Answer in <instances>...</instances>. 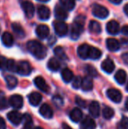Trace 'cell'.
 Masks as SVG:
<instances>
[{"label": "cell", "instance_id": "cell-1", "mask_svg": "<svg viewBox=\"0 0 128 129\" xmlns=\"http://www.w3.org/2000/svg\"><path fill=\"white\" fill-rule=\"evenodd\" d=\"M26 48L28 51L37 59H44L47 55V48L39 42L31 40L27 42Z\"/></svg>", "mask_w": 128, "mask_h": 129}, {"label": "cell", "instance_id": "cell-2", "mask_svg": "<svg viewBox=\"0 0 128 129\" xmlns=\"http://www.w3.org/2000/svg\"><path fill=\"white\" fill-rule=\"evenodd\" d=\"M85 23V17L79 15L75 19L71 29V38L72 39H77L81 33L84 31V24Z\"/></svg>", "mask_w": 128, "mask_h": 129}, {"label": "cell", "instance_id": "cell-3", "mask_svg": "<svg viewBox=\"0 0 128 129\" xmlns=\"http://www.w3.org/2000/svg\"><path fill=\"white\" fill-rule=\"evenodd\" d=\"M92 13L95 17L100 19H105L109 14V11L106 7L98 4L94 5L92 8Z\"/></svg>", "mask_w": 128, "mask_h": 129}, {"label": "cell", "instance_id": "cell-4", "mask_svg": "<svg viewBox=\"0 0 128 129\" xmlns=\"http://www.w3.org/2000/svg\"><path fill=\"white\" fill-rule=\"evenodd\" d=\"M54 28L55 33L60 37L65 36L68 33V25L62 20L55 21L54 23Z\"/></svg>", "mask_w": 128, "mask_h": 129}, {"label": "cell", "instance_id": "cell-5", "mask_svg": "<svg viewBox=\"0 0 128 129\" xmlns=\"http://www.w3.org/2000/svg\"><path fill=\"white\" fill-rule=\"evenodd\" d=\"M16 72L21 76H29L32 72L31 65L27 61H20L17 64Z\"/></svg>", "mask_w": 128, "mask_h": 129}, {"label": "cell", "instance_id": "cell-6", "mask_svg": "<svg viewBox=\"0 0 128 129\" xmlns=\"http://www.w3.org/2000/svg\"><path fill=\"white\" fill-rule=\"evenodd\" d=\"M107 97L114 103H120L122 100V94L120 91L115 88H109L106 91Z\"/></svg>", "mask_w": 128, "mask_h": 129}, {"label": "cell", "instance_id": "cell-7", "mask_svg": "<svg viewBox=\"0 0 128 129\" xmlns=\"http://www.w3.org/2000/svg\"><path fill=\"white\" fill-rule=\"evenodd\" d=\"M21 6L24 11V14L27 18L30 19V18L33 17L34 14H35V7L31 2L25 1L22 3Z\"/></svg>", "mask_w": 128, "mask_h": 129}, {"label": "cell", "instance_id": "cell-8", "mask_svg": "<svg viewBox=\"0 0 128 129\" xmlns=\"http://www.w3.org/2000/svg\"><path fill=\"white\" fill-rule=\"evenodd\" d=\"M7 116H8V120L14 125H18L23 121V116L21 115V113H20L17 110H13V111L8 113Z\"/></svg>", "mask_w": 128, "mask_h": 129}, {"label": "cell", "instance_id": "cell-9", "mask_svg": "<svg viewBox=\"0 0 128 129\" xmlns=\"http://www.w3.org/2000/svg\"><path fill=\"white\" fill-rule=\"evenodd\" d=\"M34 83L35 86L41 91L45 93H48L50 91V87L46 83L45 80L41 76H37L34 79Z\"/></svg>", "mask_w": 128, "mask_h": 129}, {"label": "cell", "instance_id": "cell-10", "mask_svg": "<svg viewBox=\"0 0 128 129\" xmlns=\"http://www.w3.org/2000/svg\"><path fill=\"white\" fill-rule=\"evenodd\" d=\"M9 104L14 109H20L23 104V97L19 94H14L10 98Z\"/></svg>", "mask_w": 128, "mask_h": 129}, {"label": "cell", "instance_id": "cell-11", "mask_svg": "<svg viewBox=\"0 0 128 129\" xmlns=\"http://www.w3.org/2000/svg\"><path fill=\"white\" fill-rule=\"evenodd\" d=\"M35 33L38 38L41 39H45L49 36V33H50L49 27L45 24L38 25L35 29Z\"/></svg>", "mask_w": 128, "mask_h": 129}, {"label": "cell", "instance_id": "cell-12", "mask_svg": "<svg viewBox=\"0 0 128 129\" xmlns=\"http://www.w3.org/2000/svg\"><path fill=\"white\" fill-rule=\"evenodd\" d=\"M37 14L39 19L42 20H46L49 19L51 16V11L45 5H39L37 8Z\"/></svg>", "mask_w": 128, "mask_h": 129}, {"label": "cell", "instance_id": "cell-13", "mask_svg": "<svg viewBox=\"0 0 128 129\" xmlns=\"http://www.w3.org/2000/svg\"><path fill=\"white\" fill-rule=\"evenodd\" d=\"M106 30L111 35H116L121 30L120 25L115 20H110L106 24Z\"/></svg>", "mask_w": 128, "mask_h": 129}, {"label": "cell", "instance_id": "cell-14", "mask_svg": "<svg viewBox=\"0 0 128 129\" xmlns=\"http://www.w3.org/2000/svg\"><path fill=\"white\" fill-rule=\"evenodd\" d=\"M96 128V123L94 120L90 117L86 116L83 119L80 123V129H95Z\"/></svg>", "mask_w": 128, "mask_h": 129}, {"label": "cell", "instance_id": "cell-15", "mask_svg": "<svg viewBox=\"0 0 128 129\" xmlns=\"http://www.w3.org/2000/svg\"><path fill=\"white\" fill-rule=\"evenodd\" d=\"M91 46L88 44H82L78 48V55L81 59H88L89 58V51Z\"/></svg>", "mask_w": 128, "mask_h": 129}, {"label": "cell", "instance_id": "cell-16", "mask_svg": "<svg viewBox=\"0 0 128 129\" xmlns=\"http://www.w3.org/2000/svg\"><path fill=\"white\" fill-rule=\"evenodd\" d=\"M39 113L45 119H51L54 115L51 107L47 104H44L41 106L39 109Z\"/></svg>", "mask_w": 128, "mask_h": 129}, {"label": "cell", "instance_id": "cell-17", "mask_svg": "<svg viewBox=\"0 0 128 129\" xmlns=\"http://www.w3.org/2000/svg\"><path fill=\"white\" fill-rule=\"evenodd\" d=\"M115 67V66L113 60L109 58H107L105 60H103L101 64L102 70L104 72H106V73H112L114 71Z\"/></svg>", "mask_w": 128, "mask_h": 129}, {"label": "cell", "instance_id": "cell-18", "mask_svg": "<svg viewBox=\"0 0 128 129\" xmlns=\"http://www.w3.org/2000/svg\"><path fill=\"white\" fill-rule=\"evenodd\" d=\"M89 113L91 116L94 118H98L100 113V107L97 101H93L91 103L88 107Z\"/></svg>", "mask_w": 128, "mask_h": 129}, {"label": "cell", "instance_id": "cell-19", "mask_svg": "<svg viewBox=\"0 0 128 129\" xmlns=\"http://www.w3.org/2000/svg\"><path fill=\"white\" fill-rule=\"evenodd\" d=\"M54 15H55V17L58 20H63L66 19L68 17V14L66 12V10L60 5H57L55 7Z\"/></svg>", "mask_w": 128, "mask_h": 129}, {"label": "cell", "instance_id": "cell-20", "mask_svg": "<svg viewBox=\"0 0 128 129\" xmlns=\"http://www.w3.org/2000/svg\"><path fill=\"white\" fill-rule=\"evenodd\" d=\"M82 116H83V113H82L81 110L79 108H78V107L74 108L69 113V118H70V119L72 122H75V123L79 122L81 120Z\"/></svg>", "mask_w": 128, "mask_h": 129}, {"label": "cell", "instance_id": "cell-21", "mask_svg": "<svg viewBox=\"0 0 128 129\" xmlns=\"http://www.w3.org/2000/svg\"><path fill=\"white\" fill-rule=\"evenodd\" d=\"M28 99H29V104L32 106L36 107L41 103V101L42 100V96H41V94L40 93L32 92L28 96Z\"/></svg>", "mask_w": 128, "mask_h": 129}, {"label": "cell", "instance_id": "cell-22", "mask_svg": "<svg viewBox=\"0 0 128 129\" xmlns=\"http://www.w3.org/2000/svg\"><path fill=\"white\" fill-rule=\"evenodd\" d=\"M106 47L110 51H117L120 49V43L117 39L109 38L106 40Z\"/></svg>", "mask_w": 128, "mask_h": 129}, {"label": "cell", "instance_id": "cell-23", "mask_svg": "<svg viewBox=\"0 0 128 129\" xmlns=\"http://www.w3.org/2000/svg\"><path fill=\"white\" fill-rule=\"evenodd\" d=\"M61 76H62V79L66 83L70 82L75 78L72 71L71 70H69V68H64L61 71Z\"/></svg>", "mask_w": 128, "mask_h": 129}, {"label": "cell", "instance_id": "cell-24", "mask_svg": "<svg viewBox=\"0 0 128 129\" xmlns=\"http://www.w3.org/2000/svg\"><path fill=\"white\" fill-rule=\"evenodd\" d=\"M93 81H92V77L88 76L84 77L82 79V84H81V89L84 91H90L93 89Z\"/></svg>", "mask_w": 128, "mask_h": 129}, {"label": "cell", "instance_id": "cell-25", "mask_svg": "<svg viewBox=\"0 0 128 129\" xmlns=\"http://www.w3.org/2000/svg\"><path fill=\"white\" fill-rule=\"evenodd\" d=\"M2 42L5 46L11 47L14 44V37L10 33L5 32L2 36Z\"/></svg>", "mask_w": 128, "mask_h": 129}, {"label": "cell", "instance_id": "cell-26", "mask_svg": "<svg viewBox=\"0 0 128 129\" xmlns=\"http://www.w3.org/2000/svg\"><path fill=\"white\" fill-rule=\"evenodd\" d=\"M48 68L53 72H57L60 68V63L57 58L52 57L48 62Z\"/></svg>", "mask_w": 128, "mask_h": 129}, {"label": "cell", "instance_id": "cell-27", "mask_svg": "<svg viewBox=\"0 0 128 129\" xmlns=\"http://www.w3.org/2000/svg\"><path fill=\"white\" fill-rule=\"evenodd\" d=\"M115 79L116 80V82L120 84V85H123L125 83L126 80H127V73L124 70H119L116 72L115 75Z\"/></svg>", "mask_w": 128, "mask_h": 129}, {"label": "cell", "instance_id": "cell-28", "mask_svg": "<svg viewBox=\"0 0 128 129\" xmlns=\"http://www.w3.org/2000/svg\"><path fill=\"white\" fill-rule=\"evenodd\" d=\"M89 29L91 33H95V34H99L102 31V27L100 23H98L96 20H91L89 23Z\"/></svg>", "mask_w": 128, "mask_h": 129}, {"label": "cell", "instance_id": "cell-29", "mask_svg": "<svg viewBox=\"0 0 128 129\" xmlns=\"http://www.w3.org/2000/svg\"><path fill=\"white\" fill-rule=\"evenodd\" d=\"M23 129H33V122L32 117L26 113L23 116Z\"/></svg>", "mask_w": 128, "mask_h": 129}, {"label": "cell", "instance_id": "cell-30", "mask_svg": "<svg viewBox=\"0 0 128 129\" xmlns=\"http://www.w3.org/2000/svg\"><path fill=\"white\" fill-rule=\"evenodd\" d=\"M102 56V52L100 49L91 46L90 48V51H89V58L92 59V60H97L99 58H100Z\"/></svg>", "mask_w": 128, "mask_h": 129}, {"label": "cell", "instance_id": "cell-31", "mask_svg": "<svg viewBox=\"0 0 128 129\" xmlns=\"http://www.w3.org/2000/svg\"><path fill=\"white\" fill-rule=\"evenodd\" d=\"M5 81H6V84H7L8 88H10V89L14 88L17 86V82H18L17 79L16 77H14V76H11V75L5 76Z\"/></svg>", "mask_w": 128, "mask_h": 129}, {"label": "cell", "instance_id": "cell-32", "mask_svg": "<svg viewBox=\"0 0 128 129\" xmlns=\"http://www.w3.org/2000/svg\"><path fill=\"white\" fill-rule=\"evenodd\" d=\"M60 2L62 7L64 8L66 11H71L75 6V0H60Z\"/></svg>", "mask_w": 128, "mask_h": 129}, {"label": "cell", "instance_id": "cell-33", "mask_svg": "<svg viewBox=\"0 0 128 129\" xmlns=\"http://www.w3.org/2000/svg\"><path fill=\"white\" fill-rule=\"evenodd\" d=\"M54 54L60 59V60H65L67 59V56L65 53V51L64 49L60 47V46H57L54 48Z\"/></svg>", "mask_w": 128, "mask_h": 129}, {"label": "cell", "instance_id": "cell-34", "mask_svg": "<svg viewBox=\"0 0 128 129\" xmlns=\"http://www.w3.org/2000/svg\"><path fill=\"white\" fill-rule=\"evenodd\" d=\"M11 26H12V29H13L14 33L18 37L22 38V37H23V36H25V32H24L23 27H22L20 24L16 23H14L12 24Z\"/></svg>", "mask_w": 128, "mask_h": 129}, {"label": "cell", "instance_id": "cell-35", "mask_svg": "<svg viewBox=\"0 0 128 129\" xmlns=\"http://www.w3.org/2000/svg\"><path fill=\"white\" fill-rule=\"evenodd\" d=\"M114 110L109 107H105L103 110V116L106 119H110L114 116Z\"/></svg>", "mask_w": 128, "mask_h": 129}, {"label": "cell", "instance_id": "cell-36", "mask_svg": "<svg viewBox=\"0 0 128 129\" xmlns=\"http://www.w3.org/2000/svg\"><path fill=\"white\" fill-rule=\"evenodd\" d=\"M82 78L81 76H76L72 80V87L75 89H78L81 87L82 84Z\"/></svg>", "mask_w": 128, "mask_h": 129}, {"label": "cell", "instance_id": "cell-37", "mask_svg": "<svg viewBox=\"0 0 128 129\" xmlns=\"http://www.w3.org/2000/svg\"><path fill=\"white\" fill-rule=\"evenodd\" d=\"M7 70L11 71V72H16L17 71V64L14 60L11 59V60H8Z\"/></svg>", "mask_w": 128, "mask_h": 129}, {"label": "cell", "instance_id": "cell-38", "mask_svg": "<svg viewBox=\"0 0 128 129\" xmlns=\"http://www.w3.org/2000/svg\"><path fill=\"white\" fill-rule=\"evenodd\" d=\"M86 71H87V73L88 74V76L91 77H96L97 76V72L96 69L91 65H88L86 67Z\"/></svg>", "mask_w": 128, "mask_h": 129}, {"label": "cell", "instance_id": "cell-39", "mask_svg": "<svg viewBox=\"0 0 128 129\" xmlns=\"http://www.w3.org/2000/svg\"><path fill=\"white\" fill-rule=\"evenodd\" d=\"M118 129H128V118L124 116L118 123Z\"/></svg>", "mask_w": 128, "mask_h": 129}, {"label": "cell", "instance_id": "cell-40", "mask_svg": "<svg viewBox=\"0 0 128 129\" xmlns=\"http://www.w3.org/2000/svg\"><path fill=\"white\" fill-rule=\"evenodd\" d=\"M8 59L3 56H0V70H7Z\"/></svg>", "mask_w": 128, "mask_h": 129}, {"label": "cell", "instance_id": "cell-41", "mask_svg": "<svg viewBox=\"0 0 128 129\" xmlns=\"http://www.w3.org/2000/svg\"><path fill=\"white\" fill-rule=\"evenodd\" d=\"M53 102L58 107H60L63 105V99L59 95H56L53 98Z\"/></svg>", "mask_w": 128, "mask_h": 129}, {"label": "cell", "instance_id": "cell-42", "mask_svg": "<svg viewBox=\"0 0 128 129\" xmlns=\"http://www.w3.org/2000/svg\"><path fill=\"white\" fill-rule=\"evenodd\" d=\"M75 102L76 104L79 106V107H81L83 108L86 107V102L84 101H83L81 98H78V97H76V100H75Z\"/></svg>", "mask_w": 128, "mask_h": 129}, {"label": "cell", "instance_id": "cell-43", "mask_svg": "<svg viewBox=\"0 0 128 129\" xmlns=\"http://www.w3.org/2000/svg\"><path fill=\"white\" fill-rule=\"evenodd\" d=\"M7 107L6 100L4 97H0V110L5 109Z\"/></svg>", "mask_w": 128, "mask_h": 129}, {"label": "cell", "instance_id": "cell-44", "mask_svg": "<svg viewBox=\"0 0 128 129\" xmlns=\"http://www.w3.org/2000/svg\"><path fill=\"white\" fill-rule=\"evenodd\" d=\"M0 129H6V123L2 117H0Z\"/></svg>", "mask_w": 128, "mask_h": 129}, {"label": "cell", "instance_id": "cell-45", "mask_svg": "<svg viewBox=\"0 0 128 129\" xmlns=\"http://www.w3.org/2000/svg\"><path fill=\"white\" fill-rule=\"evenodd\" d=\"M121 58L123 61L128 65V53H124L121 55Z\"/></svg>", "mask_w": 128, "mask_h": 129}, {"label": "cell", "instance_id": "cell-46", "mask_svg": "<svg viewBox=\"0 0 128 129\" xmlns=\"http://www.w3.org/2000/svg\"><path fill=\"white\" fill-rule=\"evenodd\" d=\"M121 33L125 36H128V25H125L121 28Z\"/></svg>", "mask_w": 128, "mask_h": 129}, {"label": "cell", "instance_id": "cell-47", "mask_svg": "<svg viewBox=\"0 0 128 129\" xmlns=\"http://www.w3.org/2000/svg\"><path fill=\"white\" fill-rule=\"evenodd\" d=\"M109 2H111L112 3L115 4V5H119L121 3L122 0H109Z\"/></svg>", "mask_w": 128, "mask_h": 129}, {"label": "cell", "instance_id": "cell-48", "mask_svg": "<svg viewBox=\"0 0 128 129\" xmlns=\"http://www.w3.org/2000/svg\"><path fill=\"white\" fill-rule=\"evenodd\" d=\"M124 13L128 16V4H126L124 7Z\"/></svg>", "mask_w": 128, "mask_h": 129}, {"label": "cell", "instance_id": "cell-49", "mask_svg": "<svg viewBox=\"0 0 128 129\" xmlns=\"http://www.w3.org/2000/svg\"><path fill=\"white\" fill-rule=\"evenodd\" d=\"M63 129H72L69 125H68L66 123H63Z\"/></svg>", "mask_w": 128, "mask_h": 129}, {"label": "cell", "instance_id": "cell-50", "mask_svg": "<svg viewBox=\"0 0 128 129\" xmlns=\"http://www.w3.org/2000/svg\"><path fill=\"white\" fill-rule=\"evenodd\" d=\"M125 108L128 110V98H127L126 101H125Z\"/></svg>", "mask_w": 128, "mask_h": 129}, {"label": "cell", "instance_id": "cell-51", "mask_svg": "<svg viewBox=\"0 0 128 129\" xmlns=\"http://www.w3.org/2000/svg\"><path fill=\"white\" fill-rule=\"evenodd\" d=\"M37 1H39V2H47L50 0H37Z\"/></svg>", "mask_w": 128, "mask_h": 129}, {"label": "cell", "instance_id": "cell-52", "mask_svg": "<svg viewBox=\"0 0 128 129\" xmlns=\"http://www.w3.org/2000/svg\"><path fill=\"white\" fill-rule=\"evenodd\" d=\"M33 129H43L42 128H41V127H35V128H34Z\"/></svg>", "mask_w": 128, "mask_h": 129}, {"label": "cell", "instance_id": "cell-53", "mask_svg": "<svg viewBox=\"0 0 128 129\" xmlns=\"http://www.w3.org/2000/svg\"><path fill=\"white\" fill-rule=\"evenodd\" d=\"M126 89H127V91H128V84H127V88H126Z\"/></svg>", "mask_w": 128, "mask_h": 129}, {"label": "cell", "instance_id": "cell-54", "mask_svg": "<svg viewBox=\"0 0 128 129\" xmlns=\"http://www.w3.org/2000/svg\"><path fill=\"white\" fill-rule=\"evenodd\" d=\"M0 30H1V28H0Z\"/></svg>", "mask_w": 128, "mask_h": 129}]
</instances>
